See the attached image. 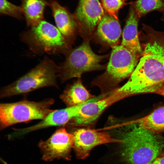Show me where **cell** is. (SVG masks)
<instances>
[{
    "instance_id": "obj_21",
    "label": "cell",
    "mask_w": 164,
    "mask_h": 164,
    "mask_svg": "<svg viewBox=\"0 0 164 164\" xmlns=\"http://www.w3.org/2000/svg\"><path fill=\"white\" fill-rule=\"evenodd\" d=\"M105 12L118 19V14L119 10L127 4L128 0H100Z\"/></svg>"
},
{
    "instance_id": "obj_24",
    "label": "cell",
    "mask_w": 164,
    "mask_h": 164,
    "mask_svg": "<svg viewBox=\"0 0 164 164\" xmlns=\"http://www.w3.org/2000/svg\"><path fill=\"white\" fill-rule=\"evenodd\" d=\"M163 0V3H164V5H163V8L161 12H162L163 14L164 15V0Z\"/></svg>"
},
{
    "instance_id": "obj_16",
    "label": "cell",
    "mask_w": 164,
    "mask_h": 164,
    "mask_svg": "<svg viewBox=\"0 0 164 164\" xmlns=\"http://www.w3.org/2000/svg\"><path fill=\"white\" fill-rule=\"evenodd\" d=\"M95 97L86 89L80 80L78 79L65 89L60 98L69 107L82 104Z\"/></svg>"
},
{
    "instance_id": "obj_5",
    "label": "cell",
    "mask_w": 164,
    "mask_h": 164,
    "mask_svg": "<svg viewBox=\"0 0 164 164\" xmlns=\"http://www.w3.org/2000/svg\"><path fill=\"white\" fill-rule=\"evenodd\" d=\"M52 98L38 101L22 100L1 103L0 105V129L2 130L14 124L35 120L44 119L52 110Z\"/></svg>"
},
{
    "instance_id": "obj_12",
    "label": "cell",
    "mask_w": 164,
    "mask_h": 164,
    "mask_svg": "<svg viewBox=\"0 0 164 164\" xmlns=\"http://www.w3.org/2000/svg\"><path fill=\"white\" fill-rule=\"evenodd\" d=\"M94 99L95 97L78 105L52 110L44 119L36 124L27 128L16 129V134L19 136L43 128L64 125L79 114L85 104Z\"/></svg>"
},
{
    "instance_id": "obj_18",
    "label": "cell",
    "mask_w": 164,
    "mask_h": 164,
    "mask_svg": "<svg viewBox=\"0 0 164 164\" xmlns=\"http://www.w3.org/2000/svg\"><path fill=\"white\" fill-rule=\"evenodd\" d=\"M156 133L164 132V106L155 109L142 118L127 122Z\"/></svg>"
},
{
    "instance_id": "obj_14",
    "label": "cell",
    "mask_w": 164,
    "mask_h": 164,
    "mask_svg": "<svg viewBox=\"0 0 164 164\" xmlns=\"http://www.w3.org/2000/svg\"><path fill=\"white\" fill-rule=\"evenodd\" d=\"M139 18L133 6H131L122 32L121 45L140 55L143 51L139 42L138 25Z\"/></svg>"
},
{
    "instance_id": "obj_8",
    "label": "cell",
    "mask_w": 164,
    "mask_h": 164,
    "mask_svg": "<svg viewBox=\"0 0 164 164\" xmlns=\"http://www.w3.org/2000/svg\"><path fill=\"white\" fill-rule=\"evenodd\" d=\"M124 98L120 87L96 96L93 100L82 107L79 114L71 120L70 124L74 126H83L92 124L107 108Z\"/></svg>"
},
{
    "instance_id": "obj_17",
    "label": "cell",
    "mask_w": 164,
    "mask_h": 164,
    "mask_svg": "<svg viewBox=\"0 0 164 164\" xmlns=\"http://www.w3.org/2000/svg\"><path fill=\"white\" fill-rule=\"evenodd\" d=\"M23 15L27 26L30 27L44 20V12L48 1L46 0H22Z\"/></svg>"
},
{
    "instance_id": "obj_9",
    "label": "cell",
    "mask_w": 164,
    "mask_h": 164,
    "mask_svg": "<svg viewBox=\"0 0 164 164\" xmlns=\"http://www.w3.org/2000/svg\"><path fill=\"white\" fill-rule=\"evenodd\" d=\"M73 142L72 134L64 128L58 129L48 139L39 143L43 159L46 162L56 159L70 160Z\"/></svg>"
},
{
    "instance_id": "obj_7",
    "label": "cell",
    "mask_w": 164,
    "mask_h": 164,
    "mask_svg": "<svg viewBox=\"0 0 164 164\" xmlns=\"http://www.w3.org/2000/svg\"><path fill=\"white\" fill-rule=\"evenodd\" d=\"M106 57L99 55L92 50L88 41L67 53L65 61L60 67L58 77L64 82L79 77L86 72L102 69L100 63Z\"/></svg>"
},
{
    "instance_id": "obj_19",
    "label": "cell",
    "mask_w": 164,
    "mask_h": 164,
    "mask_svg": "<svg viewBox=\"0 0 164 164\" xmlns=\"http://www.w3.org/2000/svg\"><path fill=\"white\" fill-rule=\"evenodd\" d=\"M139 17L155 10L161 11L163 7V0H138L131 2Z\"/></svg>"
},
{
    "instance_id": "obj_6",
    "label": "cell",
    "mask_w": 164,
    "mask_h": 164,
    "mask_svg": "<svg viewBox=\"0 0 164 164\" xmlns=\"http://www.w3.org/2000/svg\"><path fill=\"white\" fill-rule=\"evenodd\" d=\"M112 47L105 71L95 80L97 85L114 86L130 76L136 67L140 55L122 45Z\"/></svg>"
},
{
    "instance_id": "obj_10",
    "label": "cell",
    "mask_w": 164,
    "mask_h": 164,
    "mask_svg": "<svg viewBox=\"0 0 164 164\" xmlns=\"http://www.w3.org/2000/svg\"><path fill=\"white\" fill-rule=\"evenodd\" d=\"M73 149L77 158L84 159L87 157L95 147L104 144L119 143L121 140L112 137L109 133L100 132L90 128H82L73 133Z\"/></svg>"
},
{
    "instance_id": "obj_3",
    "label": "cell",
    "mask_w": 164,
    "mask_h": 164,
    "mask_svg": "<svg viewBox=\"0 0 164 164\" xmlns=\"http://www.w3.org/2000/svg\"><path fill=\"white\" fill-rule=\"evenodd\" d=\"M60 67L45 56L39 64L12 83L1 89L0 97H10L28 94L41 88L57 87Z\"/></svg>"
},
{
    "instance_id": "obj_13",
    "label": "cell",
    "mask_w": 164,
    "mask_h": 164,
    "mask_svg": "<svg viewBox=\"0 0 164 164\" xmlns=\"http://www.w3.org/2000/svg\"><path fill=\"white\" fill-rule=\"evenodd\" d=\"M56 27L67 42L70 41L78 26L74 14H71L66 7L61 5L57 0H49Z\"/></svg>"
},
{
    "instance_id": "obj_2",
    "label": "cell",
    "mask_w": 164,
    "mask_h": 164,
    "mask_svg": "<svg viewBox=\"0 0 164 164\" xmlns=\"http://www.w3.org/2000/svg\"><path fill=\"white\" fill-rule=\"evenodd\" d=\"M142 55L129 79L121 86L126 97L164 83V46L156 41L149 42Z\"/></svg>"
},
{
    "instance_id": "obj_20",
    "label": "cell",
    "mask_w": 164,
    "mask_h": 164,
    "mask_svg": "<svg viewBox=\"0 0 164 164\" xmlns=\"http://www.w3.org/2000/svg\"><path fill=\"white\" fill-rule=\"evenodd\" d=\"M0 14L9 16L18 19H23V10L22 7L15 5L7 0H0Z\"/></svg>"
},
{
    "instance_id": "obj_22",
    "label": "cell",
    "mask_w": 164,
    "mask_h": 164,
    "mask_svg": "<svg viewBox=\"0 0 164 164\" xmlns=\"http://www.w3.org/2000/svg\"><path fill=\"white\" fill-rule=\"evenodd\" d=\"M149 164H164V156L157 158Z\"/></svg>"
},
{
    "instance_id": "obj_4",
    "label": "cell",
    "mask_w": 164,
    "mask_h": 164,
    "mask_svg": "<svg viewBox=\"0 0 164 164\" xmlns=\"http://www.w3.org/2000/svg\"><path fill=\"white\" fill-rule=\"evenodd\" d=\"M20 35L22 41L36 54L66 53L68 43L55 26L44 20Z\"/></svg>"
},
{
    "instance_id": "obj_23",
    "label": "cell",
    "mask_w": 164,
    "mask_h": 164,
    "mask_svg": "<svg viewBox=\"0 0 164 164\" xmlns=\"http://www.w3.org/2000/svg\"><path fill=\"white\" fill-rule=\"evenodd\" d=\"M164 156V150H163L161 154L158 157H160Z\"/></svg>"
},
{
    "instance_id": "obj_1",
    "label": "cell",
    "mask_w": 164,
    "mask_h": 164,
    "mask_svg": "<svg viewBox=\"0 0 164 164\" xmlns=\"http://www.w3.org/2000/svg\"><path fill=\"white\" fill-rule=\"evenodd\" d=\"M127 128L122 132L115 129L121 140V155L126 164H149L164 150V138L158 133L134 124H120Z\"/></svg>"
},
{
    "instance_id": "obj_15",
    "label": "cell",
    "mask_w": 164,
    "mask_h": 164,
    "mask_svg": "<svg viewBox=\"0 0 164 164\" xmlns=\"http://www.w3.org/2000/svg\"><path fill=\"white\" fill-rule=\"evenodd\" d=\"M96 34L105 43L112 47L117 45L121 34L118 19L105 13L97 25Z\"/></svg>"
},
{
    "instance_id": "obj_11",
    "label": "cell",
    "mask_w": 164,
    "mask_h": 164,
    "mask_svg": "<svg viewBox=\"0 0 164 164\" xmlns=\"http://www.w3.org/2000/svg\"><path fill=\"white\" fill-rule=\"evenodd\" d=\"M104 14L100 0H79L74 15L82 32L90 35Z\"/></svg>"
}]
</instances>
